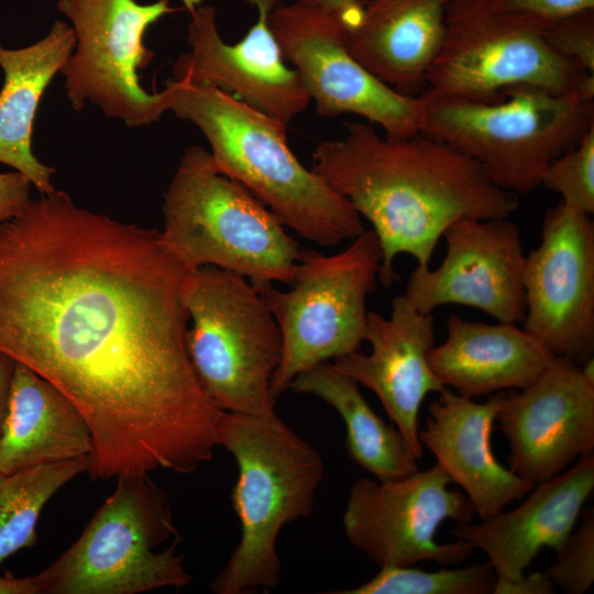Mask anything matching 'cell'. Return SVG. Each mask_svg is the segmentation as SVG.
Segmentation results:
<instances>
[{
    "label": "cell",
    "instance_id": "obj_1",
    "mask_svg": "<svg viewBox=\"0 0 594 594\" xmlns=\"http://www.w3.org/2000/svg\"><path fill=\"white\" fill-rule=\"evenodd\" d=\"M187 268L156 229L55 190L0 222V353L87 421L92 480L190 473L212 459L219 409L191 364Z\"/></svg>",
    "mask_w": 594,
    "mask_h": 594
},
{
    "label": "cell",
    "instance_id": "obj_2",
    "mask_svg": "<svg viewBox=\"0 0 594 594\" xmlns=\"http://www.w3.org/2000/svg\"><path fill=\"white\" fill-rule=\"evenodd\" d=\"M311 170L372 224L385 288L399 280L394 268L399 254L429 267L453 222L510 217L519 207L517 195L495 186L452 146L422 133L383 138L364 122L348 123L343 138L321 142Z\"/></svg>",
    "mask_w": 594,
    "mask_h": 594
},
{
    "label": "cell",
    "instance_id": "obj_3",
    "mask_svg": "<svg viewBox=\"0 0 594 594\" xmlns=\"http://www.w3.org/2000/svg\"><path fill=\"white\" fill-rule=\"evenodd\" d=\"M180 81L170 110L197 127L216 170L244 186L298 237L323 248L364 232L352 205L292 152L287 125L210 84Z\"/></svg>",
    "mask_w": 594,
    "mask_h": 594
},
{
    "label": "cell",
    "instance_id": "obj_4",
    "mask_svg": "<svg viewBox=\"0 0 594 594\" xmlns=\"http://www.w3.org/2000/svg\"><path fill=\"white\" fill-rule=\"evenodd\" d=\"M217 441L239 469L231 503L241 539L209 587L216 594L267 592L282 579L279 532L286 524L312 514L323 459L276 414L222 411Z\"/></svg>",
    "mask_w": 594,
    "mask_h": 594
},
{
    "label": "cell",
    "instance_id": "obj_5",
    "mask_svg": "<svg viewBox=\"0 0 594 594\" xmlns=\"http://www.w3.org/2000/svg\"><path fill=\"white\" fill-rule=\"evenodd\" d=\"M419 133L474 161L498 188L525 195L594 125V95L516 86L488 99L419 96Z\"/></svg>",
    "mask_w": 594,
    "mask_h": 594
},
{
    "label": "cell",
    "instance_id": "obj_6",
    "mask_svg": "<svg viewBox=\"0 0 594 594\" xmlns=\"http://www.w3.org/2000/svg\"><path fill=\"white\" fill-rule=\"evenodd\" d=\"M165 246L190 271L216 266L254 286L289 284L301 248L244 186L216 170L210 152L188 146L163 202Z\"/></svg>",
    "mask_w": 594,
    "mask_h": 594
},
{
    "label": "cell",
    "instance_id": "obj_7",
    "mask_svg": "<svg viewBox=\"0 0 594 594\" xmlns=\"http://www.w3.org/2000/svg\"><path fill=\"white\" fill-rule=\"evenodd\" d=\"M117 479L75 543L32 576L37 594H139L191 582L179 540L158 550L179 538L166 493L147 474Z\"/></svg>",
    "mask_w": 594,
    "mask_h": 594
},
{
    "label": "cell",
    "instance_id": "obj_8",
    "mask_svg": "<svg viewBox=\"0 0 594 594\" xmlns=\"http://www.w3.org/2000/svg\"><path fill=\"white\" fill-rule=\"evenodd\" d=\"M184 300L188 354L209 398L223 411L274 415L271 380L283 340L258 289L240 274L208 265L189 273Z\"/></svg>",
    "mask_w": 594,
    "mask_h": 594
},
{
    "label": "cell",
    "instance_id": "obj_9",
    "mask_svg": "<svg viewBox=\"0 0 594 594\" xmlns=\"http://www.w3.org/2000/svg\"><path fill=\"white\" fill-rule=\"evenodd\" d=\"M382 251L364 230L336 254L301 250L289 290L255 286L282 333V360L271 380L277 399L301 372L360 350L366 339V298L376 289Z\"/></svg>",
    "mask_w": 594,
    "mask_h": 594
},
{
    "label": "cell",
    "instance_id": "obj_10",
    "mask_svg": "<svg viewBox=\"0 0 594 594\" xmlns=\"http://www.w3.org/2000/svg\"><path fill=\"white\" fill-rule=\"evenodd\" d=\"M516 86L594 95V75L558 54L544 40L542 25L501 9L494 0H451L425 90L488 99Z\"/></svg>",
    "mask_w": 594,
    "mask_h": 594
},
{
    "label": "cell",
    "instance_id": "obj_11",
    "mask_svg": "<svg viewBox=\"0 0 594 594\" xmlns=\"http://www.w3.org/2000/svg\"><path fill=\"white\" fill-rule=\"evenodd\" d=\"M57 9L70 22L75 52L61 69L72 107L87 101L128 128L157 122L170 110L180 85L169 80L162 91L148 92L139 69L148 66L154 53L144 44L147 29L176 9L169 0L141 4L135 0H57Z\"/></svg>",
    "mask_w": 594,
    "mask_h": 594
},
{
    "label": "cell",
    "instance_id": "obj_12",
    "mask_svg": "<svg viewBox=\"0 0 594 594\" xmlns=\"http://www.w3.org/2000/svg\"><path fill=\"white\" fill-rule=\"evenodd\" d=\"M450 483L438 463L403 479L356 480L342 519L348 541L380 566L464 562L474 550L468 542L435 540L442 522L468 524L475 516L466 495L448 488Z\"/></svg>",
    "mask_w": 594,
    "mask_h": 594
},
{
    "label": "cell",
    "instance_id": "obj_13",
    "mask_svg": "<svg viewBox=\"0 0 594 594\" xmlns=\"http://www.w3.org/2000/svg\"><path fill=\"white\" fill-rule=\"evenodd\" d=\"M270 25L284 61L298 73L318 114L353 113L395 139L419 133L418 97L397 92L351 55L346 23L340 15L279 1L270 13Z\"/></svg>",
    "mask_w": 594,
    "mask_h": 594
},
{
    "label": "cell",
    "instance_id": "obj_14",
    "mask_svg": "<svg viewBox=\"0 0 594 594\" xmlns=\"http://www.w3.org/2000/svg\"><path fill=\"white\" fill-rule=\"evenodd\" d=\"M524 329L579 365L594 353V222L562 201L546 209L541 242L525 258Z\"/></svg>",
    "mask_w": 594,
    "mask_h": 594
},
{
    "label": "cell",
    "instance_id": "obj_15",
    "mask_svg": "<svg viewBox=\"0 0 594 594\" xmlns=\"http://www.w3.org/2000/svg\"><path fill=\"white\" fill-rule=\"evenodd\" d=\"M459 219L447 228L446 256L436 268L417 266L404 299L421 314L443 305L477 308L498 322H522L526 296L519 227L509 219Z\"/></svg>",
    "mask_w": 594,
    "mask_h": 594
},
{
    "label": "cell",
    "instance_id": "obj_16",
    "mask_svg": "<svg viewBox=\"0 0 594 594\" xmlns=\"http://www.w3.org/2000/svg\"><path fill=\"white\" fill-rule=\"evenodd\" d=\"M495 420L509 443V469L537 485L593 452L594 387L578 363L554 356L530 385L504 392Z\"/></svg>",
    "mask_w": 594,
    "mask_h": 594
},
{
    "label": "cell",
    "instance_id": "obj_17",
    "mask_svg": "<svg viewBox=\"0 0 594 594\" xmlns=\"http://www.w3.org/2000/svg\"><path fill=\"white\" fill-rule=\"evenodd\" d=\"M245 1L256 7L257 20L232 45L219 34L213 6L190 13V51L173 65L174 79L216 86L288 127L310 98L298 73L286 65L270 25V13L280 0Z\"/></svg>",
    "mask_w": 594,
    "mask_h": 594
},
{
    "label": "cell",
    "instance_id": "obj_18",
    "mask_svg": "<svg viewBox=\"0 0 594 594\" xmlns=\"http://www.w3.org/2000/svg\"><path fill=\"white\" fill-rule=\"evenodd\" d=\"M365 340L372 345L370 354L358 350L332 363L377 396L420 460L424 448L418 435L419 409L428 394L444 387L428 362V352L435 345L433 316L414 309L403 295L396 296L388 318L367 312Z\"/></svg>",
    "mask_w": 594,
    "mask_h": 594
},
{
    "label": "cell",
    "instance_id": "obj_19",
    "mask_svg": "<svg viewBox=\"0 0 594 594\" xmlns=\"http://www.w3.org/2000/svg\"><path fill=\"white\" fill-rule=\"evenodd\" d=\"M594 490V454L581 457L563 473L535 485L516 508L460 524L452 531L473 549L483 551L496 579L521 575L541 549L554 551L564 542Z\"/></svg>",
    "mask_w": 594,
    "mask_h": 594
},
{
    "label": "cell",
    "instance_id": "obj_20",
    "mask_svg": "<svg viewBox=\"0 0 594 594\" xmlns=\"http://www.w3.org/2000/svg\"><path fill=\"white\" fill-rule=\"evenodd\" d=\"M503 395L499 392L485 403H476L443 387L428 406L426 427L418 433L422 448L435 455L452 483L462 487L481 519L535 487L501 464L493 453L491 436Z\"/></svg>",
    "mask_w": 594,
    "mask_h": 594
},
{
    "label": "cell",
    "instance_id": "obj_21",
    "mask_svg": "<svg viewBox=\"0 0 594 594\" xmlns=\"http://www.w3.org/2000/svg\"><path fill=\"white\" fill-rule=\"evenodd\" d=\"M450 1H370L346 25L351 55L397 92L418 97L442 43Z\"/></svg>",
    "mask_w": 594,
    "mask_h": 594
},
{
    "label": "cell",
    "instance_id": "obj_22",
    "mask_svg": "<svg viewBox=\"0 0 594 594\" xmlns=\"http://www.w3.org/2000/svg\"><path fill=\"white\" fill-rule=\"evenodd\" d=\"M447 332L444 342L428 352V362L444 387L466 398L522 389L554 358L516 323L490 324L452 314Z\"/></svg>",
    "mask_w": 594,
    "mask_h": 594
},
{
    "label": "cell",
    "instance_id": "obj_23",
    "mask_svg": "<svg viewBox=\"0 0 594 594\" xmlns=\"http://www.w3.org/2000/svg\"><path fill=\"white\" fill-rule=\"evenodd\" d=\"M91 449L89 426L73 403L15 362L0 431V473L89 457Z\"/></svg>",
    "mask_w": 594,
    "mask_h": 594
},
{
    "label": "cell",
    "instance_id": "obj_24",
    "mask_svg": "<svg viewBox=\"0 0 594 594\" xmlns=\"http://www.w3.org/2000/svg\"><path fill=\"white\" fill-rule=\"evenodd\" d=\"M76 45L73 28L62 20L36 43L22 48L0 44L3 85L0 90V163L25 175L41 195L55 191V168L32 150L33 124L42 96Z\"/></svg>",
    "mask_w": 594,
    "mask_h": 594
},
{
    "label": "cell",
    "instance_id": "obj_25",
    "mask_svg": "<svg viewBox=\"0 0 594 594\" xmlns=\"http://www.w3.org/2000/svg\"><path fill=\"white\" fill-rule=\"evenodd\" d=\"M288 388L317 396L339 413L346 429L349 458L376 480L403 479L419 470L418 459L400 431L371 408L359 384L332 362L301 372Z\"/></svg>",
    "mask_w": 594,
    "mask_h": 594
},
{
    "label": "cell",
    "instance_id": "obj_26",
    "mask_svg": "<svg viewBox=\"0 0 594 594\" xmlns=\"http://www.w3.org/2000/svg\"><path fill=\"white\" fill-rule=\"evenodd\" d=\"M89 468V457L0 473V565L37 541L36 525L45 504L66 483Z\"/></svg>",
    "mask_w": 594,
    "mask_h": 594
},
{
    "label": "cell",
    "instance_id": "obj_27",
    "mask_svg": "<svg viewBox=\"0 0 594 594\" xmlns=\"http://www.w3.org/2000/svg\"><path fill=\"white\" fill-rule=\"evenodd\" d=\"M496 574L490 564L480 563L457 569L425 571L399 565L381 566L380 572L362 585L336 594H491Z\"/></svg>",
    "mask_w": 594,
    "mask_h": 594
},
{
    "label": "cell",
    "instance_id": "obj_28",
    "mask_svg": "<svg viewBox=\"0 0 594 594\" xmlns=\"http://www.w3.org/2000/svg\"><path fill=\"white\" fill-rule=\"evenodd\" d=\"M541 185L559 194L566 206L592 216L594 212V125L572 148L554 158Z\"/></svg>",
    "mask_w": 594,
    "mask_h": 594
},
{
    "label": "cell",
    "instance_id": "obj_29",
    "mask_svg": "<svg viewBox=\"0 0 594 594\" xmlns=\"http://www.w3.org/2000/svg\"><path fill=\"white\" fill-rule=\"evenodd\" d=\"M581 524L556 550L557 559L544 572L565 594H583L594 582V512L586 509Z\"/></svg>",
    "mask_w": 594,
    "mask_h": 594
},
{
    "label": "cell",
    "instance_id": "obj_30",
    "mask_svg": "<svg viewBox=\"0 0 594 594\" xmlns=\"http://www.w3.org/2000/svg\"><path fill=\"white\" fill-rule=\"evenodd\" d=\"M542 33L558 54L594 75V9L553 20Z\"/></svg>",
    "mask_w": 594,
    "mask_h": 594
},
{
    "label": "cell",
    "instance_id": "obj_31",
    "mask_svg": "<svg viewBox=\"0 0 594 594\" xmlns=\"http://www.w3.org/2000/svg\"><path fill=\"white\" fill-rule=\"evenodd\" d=\"M503 10L540 25L553 20L594 9V0H494Z\"/></svg>",
    "mask_w": 594,
    "mask_h": 594
},
{
    "label": "cell",
    "instance_id": "obj_32",
    "mask_svg": "<svg viewBox=\"0 0 594 594\" xmlns=\"http://www.w3.org/2000/svg\"><path fill=\"white\" fill-rule=\"evenodd\" d=\"M33 185L20 172L0 173V222L19 215L31 200Z\"/></svg>",
    "mask_w": 594,
    "mask_h": 594
},
{
    "label": "cell",
    "instance_id": "obj_33",
    "mask_svg": "<svg viewBox=\"0 0 594 594\" xmlns=\"http://www.w3.org/2000/svg\"><path fill=\"white\" fill-rule=\"evenodd\" d=\"M554 584L544 571L525 572L513 580L496 579L493 594H553Z\"/></svg>",
    "mask_w": 594,
    "mask_h": 594
},
{
    "label": "cell",
    "instance_id": "obj_34",
    "mask_svg": "<svg viewBox=\"0 0 594 594\" xmlns=\"http://www.w3.org/2000/svg\"><path fill=\"white\" fill-rule=\"evenodd\" d=\"M299 3L318 8L340 15L345 23L352 22L361 12V0H295Z\"/></svg>",
    "mask_w": 594,
    "mask_h": 594
},
{
    "label": "cell",
    "instance_id": "obj_35",
    "mask_svg": "<svg viewBox=\"0 0 594 594\" xmlns=\"http://www.w3.org/2000/svg\"><path fill=\"white\" fill-rule=\"evenodd\" d=\"M0 594H37L33 578H16L10 572L0 575Z\"/></svg>",
    "mask_w": 594,
    "mask_h": 594
},
{
    "label": "cell",
    "instance_id": "obj_36",
    "mask_svg": "<svg viewBox=\"0 0 594 594\" xmlns=\"http://www.w3.org/2000/svg\"><path fill=\"white\" fill-rule=\"evenodd\" d=\"M15 362L0 353V431L7 410V399Z\"/></svg>",
    "mask_w": 594,
    "mask_h": 594
},
{
    "label": "cell",
    "instance_id": "obj_37",
    "mask_svg": "<svg viewBox=\"0 0 594 594\" xmlns=\"http://www.w3.org/2000/svg\"><path fill=\"white\" fill-rule=\"evenodd\" d=\"M580 371L584 381L594 387V359L593 356L580 364Z\"/></svg>",
    "mask_w": 594,
    "mask_h": 594
},
{
    "label": "cell",
    "instance_id": "obj_38",
    "mask_svg": "<svg viewBox=\"0 0 594 594\" xmlns=\"http://www.w3.org/2000/svg\"><path fill=\"white\" fill-rule=\"evenodd\" d=\"M189 13H193L198 7H200L204 0H180Z\"/></svg>",
    "mask_w": 594,
    "mask_h": 594
}]
</instances>
